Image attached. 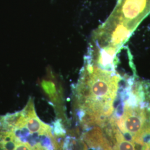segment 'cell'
Returning a JSON list of instances; mask_svg holds the SVG:
<instances>
[{
  "label": "cell",
  "mask_w": 150,
  "mask_h": 150,
  "mask_svg": "<svg viewBox=\"0 0 150 150\" xmlns=\"http://www.w3.org/2000/svg\"><path fill=\"white\" fill-rule=\"evenodd\" d=\"M115 71L87 66L74 88V109L76 119L82 129L101 127L115 111L123 80Z\"/></svg>",
  "instance_id": "cell-1"
},
{
  "label": "cell",
  "mask_w": 150,
  "mask_h": 150,
  "mask_svg": "<svg viewBox=\"0 0 150 150\" xmlns=\"http://www.w3.org/2000/svg\"><path fill=\"white\" fill-rule=\"evenodd\" d=\"M64 137L61 120L44 122L31 98L21 111L0 115V150H64Z\"/></svg>",
  "instance_id": "cell-2"
},
{
  "label": "cell",
  "mask_w": 150,
  "mask_h": 150,
  "mask_svg": "<svg viewBox=\"0 0 150 150\" xmlns=\"http://www.w3.org/2000/svg\"><path fill=\"white\" fill-rule=\"evenodd\" d=\"M150 12V0H118L106 24L126 25L129 35Z\"/></svg>",
  "instance_id": "cell-3"
},
{
  "label": "cell",
  "mask_w": 150,
  "mask_h": 150,
  "mask_svg": "<svg viewBox=\"0 0 150 150\" xmlns=\"http://www.w3.org/2000/svg\"><path fill=\"white\" fill-rule=\"evenodd\" d=\"M141 150H150V142L146 143L142 147Z\"/></svg>",
  "instance_id": "cell-4"
}]
</instances>
